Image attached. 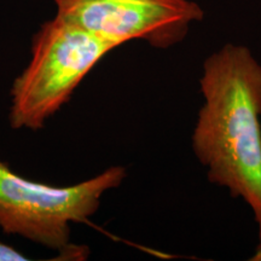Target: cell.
I'll use <instances>...</instances> for the list:
<instances>
[{
	"instance_id": "cell-3",
	"label": "cell",
	"mask_w": 261,
	"mask_h": 261,
	"mask_svg": "<svg viewBox=\"0 0 261 261\" xmlns=\"http://www.w3.org/2000/svg\"><path fill=\"white\" fill-rule=\"evenodd\" d=\"M126 177L125 167L114 166L75 185L52 187L21 177L0 160V228L67 256L85 259L87 248L70 243V225L92 217L102 196L119 188Z\"/></svg>"
},
{
	"instance_id": "cell-4",
	"label": "cell",
	"mask_w": 261,
	"mask_h": 261,
	"mask_svg": "<svg viewBox=\"0 0 261 261\" xmlns=\"http://www.w3.org/2000/svg\"><path fill=\"white\" fill-rule=\"evenodd\" d=\"M57 15L120 45L144 40L168 48L187 38L203 10L192 0H51Z\"/></svg>"
},
{
	"instance_id": "cell-6",
	"label": "cell",
	"mask_w": 261,
	"mask_h": 261,
	"mask_svg": "<svg viewBox=\"0 0 261 261\" xmlns=\"http://www.w3.org/2000/svg\"><path fill=\"white\" fill-rule=\"evenodd\" d=\"M252 260H253V261H261V242H260L259 246H257L256 252L254 253Z\"/></svg>"
},
{
	"instance_id": "cell-2",
	"label": "cell",
	"mask_w": 261,
	"mask_h": 261,
	"mask_svg": "<svg viewBox=\"0 0 261 261\" xmlns=\"http://www.w3.org/2000/svg\"><path fill=\"white\" fill-rule=\"evenodd\" d=\"M121 46L57 15L35 33L32 57L11 87L9 122L39 130L109 52Z\"/></svg>"
},
{
	"instance_id": "cell-5",
	"label": "cell",
	"mask_w": 261,
	"mask_h": 261,
	"mask_svg": "<svg viewBox=\"0 0 261 261\" xmlns=\"http://www.w3.org/2000/svg\"><path fill=\"white\" fill-rule=\"evenodd\" d=\"M27 260L23 254L16 250L14 247L0 242V261H24Z\"/></svg>"
},
{
	"instance_id": "cell-1",
	"label": "cell",
	"mask_w": 261,
	"mask_h": 261,
	"mask_svg": "<svg viewBox=\"0 0 261 261\" xmlns=\"http://www.w3.org/2000/svg\"><path fill=\"white\" fill-rule=\"evenodd\" d=\"M200 89L192 151L208 180L248 204L261 242V64L248 47L226 44L205 58Z\"/></svg>"
}]
</instances>
